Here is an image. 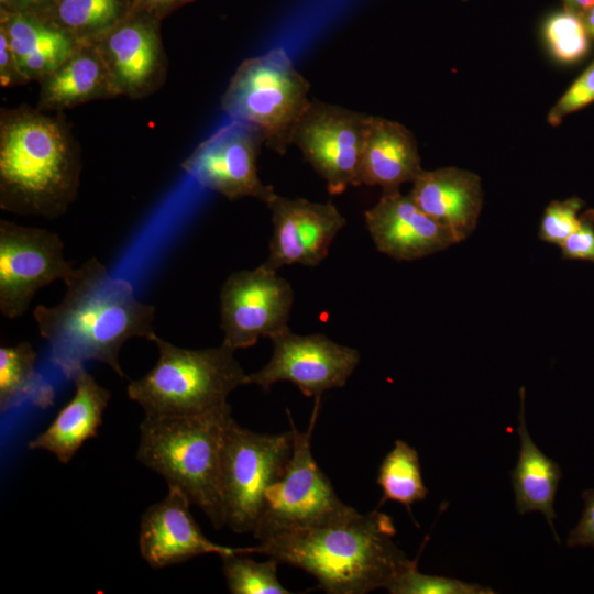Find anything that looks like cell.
<instances>
[{
	"label": "cell",
	"mask_w": 594,
	"mask_h": 594,
	"mask_svg": "<svg viewBox=\"0 0 594 594\" xmlns=\"http://www.w3.org/2000/svg\"><path fill=\"white\" fill-rule=\"evenodd\" d=\"M72 381L75 385L72 399L28 444L30 450L52 453L63 464H67L87 440L97 436L111 398V393L85 369L78 371Z\"/></svg>",
	"instance_id": "d6986e66"
},
{
	"label": "cell",
	"mask_w": 594,
	"mask_h": 594,
	"mask_svg": "<svg viewBox=\"0 0 594 594\" xmlns=\"http://www.w3.org/2000/svg\"><path fill=\"white\" fill-rule=\"evenodd\" d=\"M392 517L372 510L316 527L283 531L258 541L257 553L299 568L329 594L387 590L410 561L394 541Z\"/></svg>",
	"instance_id": "3957f363"
},
{
	"label": "cell",
	"mask_w": 594,
	"mask_h": 594,
	"mask_svg": "<svg viewBox=\"0 0 594 594\" xmlns=\"http://www.w3.org/2000/svg\"><path fill=\"white\" fill-rule=\"evenodd\" d=\"M191 502L179 490L168 487L166 496L142 515L139 549L148 565L162 569L204 554H252L257 547L231 548L210 541L191 512Z\"/></svg>",
	"instance_id": "2e32d148"
},
{
	"label": "cell",
	"mask_w": 594,
	"mask_h": 594,
	"mask_svg": "<svg viewBox=\"0 0 594 594\" xmlns=\"http://www.w3.org/2000/svg\"><path fill=\"white\" fill-rule=\"evenodd\" d=\"M294 297L287 279L261 265L231 273L220 290L222 344L235 352L288 329Z\"/></svg>",
	"instance_id": "8fae6325"
},
{
	"label": "cell",
	"mask_w": 594,
	"mask_h": 594,
	"mask_svg": "<svg viewBox=\"0 0 594 594\" xmlns=\"http://www.w3.org/2000/svg\"><path fill=\"white\" fill-rule=\"evenodd\" d=\"M81 170L80 147L63 112L1 109V210L59 218L77 197Z\"/></svg>",
	"instance_id": "7a4b0ae2"
},
{
	"label": "cell",
	"mask_w": 594,
	"mask_h": 594,
	"mask_svg": "<svg viewBox=\"0 0 594 594\" xmlns=\"http://www.w3.org/2000/svg\"><path fill=\"white\" fill-rule=\"evenodd\" d=\"M565 260H585L594 262V210L581 215L579 227L561 244Z\"/></svg>",
	"instance_id": "1f68e13d"
},
{
	"label": "cell",
	"mask_w": 594,
	"mask_h": 594,
	"mask_svg": "<svg viewBox=\"0 0 594 594\" xmlns=\"http://www.w3.org/2000/svg\"><path fill=\"white\" fill-rule=\"evenodd\" d=\"M310 84L283 48L244 59L221 97L231 120L258 130L265 146L284 155L312 100Z\"/></svg>",
	"instance_id": "8992f818"
},
{
	"label": "cell",
	"mask_w": 594,
	"mask_h": 594,
	"mask_svg": "<svg viewBox=\"0 0 594 594\" xmlns=\"http://www.w3.org/2000/svg\"><path fill=\"white\" fill-rule=\"evenodd\" d=\"M36 107L63 112L118 95L109 70L94 44H80L56 69L38 80Z\"/></svg>",
	"instance_id": "7402d4cb"
},
{
	"label": "cell",
	"mask_w": 594,
	"mask_h": 594,
	"mask_svg": "<svg viewBox=\"0 0 594 594\" xmlns=\"http://www.w3.org/2000/svg\"><path fill=\"white\" fill-rule=\"evenodd\" d=\"M64 284L59 302L33 310L52 362L67 380L89 361L124 377L121 349L134 338H155V307L140 300L129 280L110 273L96 257L74 268Z\"/></svg>",
	"instance_id": "6da1fadb"
},
{
	"label": "cell",
	"mask_w": 594,
	"mask_h": 594,
	"mask_svg": "<svg viewBox=\"0 0 594 594\" xmlns=\"http://www.w3.org/2000/svg\"><path fill=\"white\" fill-rule=\"evenodd\" d=\"M194 1L196 0H131L134 8L144 10L161 20Z\"/></svg>",
	"instance_id": "e575fe53"
},
{
	"label": "cell",
	"mask_w": 594,
	"mask_h": 594,
	"mask_svg": "<svg viewBox=\"0 0 594 594\" xmlns=\"http://www.w3.org/2000/svg\"><path fill=\"white\" fill-rule=\"evenodd\" d=\"M273 354L258 371L248 374L245 385L268 391L277 382H290L306 397L322 396L343 387L358 365L360 352L321 333L300 336L289 328L271 338Z\"/></svg>",
	"instance_id": "7c38bea8"
},
{
	"label": "cell",
	"mask_w": 594,
	"mask_h": 594,
	"mask_svg": "<svg viewBox=\"0 0 594 594\" xmlns=\"http://www.w3.org/2000/svg\"><path fill=\"white\" fill-rule=\"evenodd\" d=\"M266 206L272 213L273 233L262 267L276 272L286 265L316 266L346 220L332 201L315 202L276 194Z\"/></svg>",
	"instance_id": "9a60e30c"
},
{
	"label": "cell",
	"mask_w": 594,
	"mask_h": 594,
	"mask_svg": "<svg viewBox=\"0 0 594 594\" xmlns=\"http://www.w3.org/2000/svg\"><path fill=\"white\" fill-rule=\"evenodd\" d=\"M580 15L584 22L590 37L594 40V6L585 12L581 13Z\"/></svg>",
	"instance_id": "74e56055"
},
{
	"label": "cell",
	"mask_w": 594,
	"mask_h": 594,
	"mask_svg": "<svg viewBox=\"0 0 594 594\" xmlns=\"http://www.w3.org/2000/svg\"><path fill=\"white\" fill-rule=\"evenodd\" d=\"M293 452L290 431L258 433L230 420L221 452V494L226 526L253 532L265 504V492L285 472Z\"/></svg>",
	"instance_id": "ba28073f"
},
{
	"label": "cell",
	"mask_w": 594,
	"mask_h": 594,
	"mask_svg": "<svg viewBox=\"0 0 594 594\" xmlns=\"http://www.w3.org/2000/svg\"><path fill=\"white\" fill-rule=\"evenodd\" d=\"M568 9L576 13H583L594 6V0H564Z\"/></svg>",
	"instance_id": "8d00e7d4"
},
{
	"label": "cell",
	"mask_w": 594,
	"mask_h": 594,
	"mask_svg": "<svg viewBox=\"0 0 594 594\" xmlns=\"http://www.w3.org/2000/svg\"><path fill=\"white\" fill-rule=\"evenodd\" d=\"M74 271L64 242L53 231L0 220V312L8 319L25 314L34 296Z\"/></svg>",
	"instance_id": "9c48e42d"
},
{
	"label": "cell",
	"mask_w": 594,
	"mask_h": 594,
	"mask_svg": "<svg viewBox=\"0 0 594 594\" xmlns=\"http://www.w3.org/2000/svg\"><path fill=\"white\" fill-rule=\"evenodd\" d=\"M12 0H0V12H11Z\"/></svg>",
	"instance_id": "f35d334b"
},
{
	"label": "cell",
	"mask_w": 594,
	"mask_h": 594,
	"mask_svg": "<svg viewBox=\"0 0 594 594\" xmlns=\"http://www.w3.org/2000/svg\"><path fill=\"white\" fill-rule=\"evenodd\" d=\"M230 405L198 416L150 417L140 425L138 460L182 491L216 529L226 526L221 452Z\"/></svg>",
	"instance_id": "277c9868"
},
{
	"label": "cell",
	"mask_w": 594,
	"mask_h": 594,
	"mask_svg": "<svg viewBox=\"0 0 594 594\" xmlns=\"http://www.w3.org/2000/svg\"><path fill=\"white\" fill-rule=\"evenodd\" d=\"M58 0H12L11 12L46 14Z\"/></svg>",
	"instance_id": "d590c367"
},
{
	"label": "cell",
	"mask_w": 594,
	"mask_h": 594,
	"mask_svg": "<svg viewBox=\"0 0 594 594\" xmlns=\"http://www.w3.org/2000/svg\"><path fill=\"white\" fill-rule=\"evenodd\" d=\"M0 30L28 81L44 78L81 44L46 14L0 12Z\"/></svg>",
	"instance_id": "44dd1931"
},
{
	"label": "cell",
	"mask_w": 594,
	"mask_h": 594,
	"mask_svg": "<svg viewBox=\"0 0 594 594\" xmlns=\"http://www.w3.org/2000/svg\"><path fill=\"white\" fill-rule=\"evenodd\" d=\"M594 101V59L586 69L570 85L550 109L547 121L559 125L562 120Z\"/></svg>",
	"instance_id": "4dcf8cb0"
},
{
	"label": "cell",
	"mask_w": 594,
	"mask_h": 594,
	"mask_svg": "<svg viewBox=\"0 0 594 594\" xmlns=\"http://www.w3.org/2000/svg\"><path fill=\"white\" fill-rule=\"evenodd\" d=\"M321 407L315 397L309 425L298 430L289 410L293 452L284 474L265 492V504L253 536L261 541L278 532L316 527L345 519L356 513L344 504L311 452V440Z\"/></svg>",
	"instance_id": "52a82bcc"
},
{
	"label": "cell",
	"mask_w": 594,
	"mask_h": 594,
	"mask_svg": "<svg viewBox=\"0 0 594 594\" xmlns=\"http://www.w3.org/2000/svg\"><path fill=\"white\" fill-rule=\"evenodd\" d=\"M584 510L568 537L569 547H594V491L583 493Z\"/></svg>",
	"instance_id": "d6a6232c"
},
{
	"label": "cell",
	"mask_w": 594,
	"mask_h": 594,
	"mask_svg": "<svg viewBox=\"0 0 594 594\" xmlns=\"http://www.w3.org/2000/svg\"><path fill=\"white\" fill-rule=\"evenodd\" d=\"M263 145L258 130L231 120L200 142L180 167L199 186L230 201L252 197L266 204L276 191L258 177L257 157Z\"/></svg>",
	"instance_id": "4fadbf2b"
},
{
	"label": "cell",
	"mask_w": 594,
	"mask_h": 594,
	"mask_svg": "<svg viewBox=\"0 0 594 594\" xmlns=\"http://www.w3.org/2000/svg\"><path fill=\"white\" fill-rule=\"evenodd\" d=\"M154 366L127 387L129 398L150 417H190L228 406L229 395L245 385L246 375L234 351L220 344L185 349L157 334Z\"/></svg>",
	"instance_id": "5b68a950"
},
{
	"label": "cell",
	"mask_w": 594,
	"mask_h": 594,
	"mask_svg": "<svg viewBox=\"0 0 594 594\" xmlns=\"http://www.w3.org/2000/svg\"><path fill=\"white\" fill-rule=\"evenodd\" d=\"M246 554L221 556L222 572L232 594H289L277 576L276 559L256 562Z\"/></svg>",
	"instance_id": "4316f807"
},
{
	"label": "cell",
	"mask_w": 594,
	"mask_h": 594,
	"mask_svg": "<svg viewBox=\"0 0 594 594\" xmlns=\"http://www.w3.org/2000/svg\"><path fill=\"white\" fill-rule=\"evenodd\" d=\"M37 353L29 342L0 348V411L6 414L25 402L45 409L54 404L55 391L36 372Z\"/></svg>",
	"instance_id": "cb8c5ba5"
},
{
	"label": "cell",
	"mask_w": 594,
	"mask_h": 594,
	"mask_svg": "<svg viewBox=\"0 0 594 594\" xmlns=\"http://www.w3.org/2000/svg\"><path fill=\"white\" fill-rule=\"evenodd\" d=\"M364 220L377 251L396 261H415L458 243L409 194L399 190L383 193L364 212Z\"/></svg>",
	"instance_id": "e0dca14e"
},
{
	"label": "cell",
	"mask_w": 594,
	"mask_h": 594,
	"mask_svg": "<svg viewBox=\"0 0 594 594\" xmlns=\"http://www.w3.org/2000/svg\"><path fill=\"white\" fill-rule=\"evenodd\" d=\"M376 482L383 492L380 506L393 501L404 505L409 514L411 506L428 495L419 454L403 440H396L392 450L384 457Z\"/></svg>",
	"instance_id": "484cf974"
},
{
	"label": "cell",
	"mask_w": 594,
	"mask_h": 594,
	"mask_svg": "<svg viewBox=\"0 0 594 594\" xmlns=\"http://www.w3.org/2000/svg\"><path fill=\"white\" fill-rule=\"evenodd\" d=\"M411 184L409 196L416 205L447 228L458 243L475 230L483 207L479 175L454 166L422 169Z\"/></svg>",
	"instance_id": "ac0fdd59"
},
{
	"label": "cell",
	"mask_w": 594,
	"mask_h": 594,
	"mask_svg": "<svg viewBox=\"0 0 594 594\" xmlns=\"http://www.w3.org/2000/svg\"><path fill=\"white\" fill-rule=\"evenodd\" d=\"M161 22L133 7L125 19L94 43L119 96L142 99L165 84L168 63Z\"/></svg>",
	"instance_id": "5bb4252c"
},
{
	"label": "cell",
	"mask_w": 594,
	"mask_h": 594,
	"mask_svg": "<svg viewBox=\"0 0 594 594\" xmlns=\"http://www.w3.org/2000/svg\"><path fill=\"white\" fill-rule=\"evenodd\" d=\"M418 556L408 562L387 591L392 594H493L488 586L458 579L428 575L418 570Z\"/></svg>",
	"instance_id": "f1b7e54d"
},
{
	"label": "cell",
	"mask_w": 594,
	"mask_h": 594,
	"mask_svg": "<svg viewBox=\"0 0 594 594\" xmlns=\"http://www.w3.org/2000/svg\"><path fill=\"white\" fill-rule=\"evenodd\" d=\"M584 202L578 197L552 200L543 210L538 238L547 243L561 246L564 240L579 227Z\"/></svg>",
	"instance_id": "f546056e"
},
{
	"label": "cell",
	"mask_w": 594,
	"mask_h": 594,
	"mask_svg": "<svg viewBox=\"0 0 594 594\" xmlns=\"http://www.w3.org/2000/svg\"><path fill=\"white\" fill-rule=\"evenodd\" d=\"M370 119L363 112L312 100L298 124L294 145L326 182L330 195L361 186V160Z\"/></svg>",
	"instance_id": "30bf717a"
},
{
	"label": "cell",
	"mask_w": 594,
	"mask_h": 594,
	"mask_svg": "<svg viewBox=\"0 0 594 594\" xmlns=\"http://www.w3.org/2000/svg\"><path fill=\"white\" fill-rule=\"evenodd\" d=\"M133 9L131 0H58L46 13L81 44H94Z\"/></svg>",
	"instance_id": "d4e9b609"
},
{
	"label": "cell",
	"mask_w": 594,
	"mask_h": 594,
	"mask_svg": "<svg viewBox=\"0 0 594 594\" xmlns=\"http://www.w3.org/2000/svg\"><path fill=\"white\" fill-rule=\"evenodd\" d=\"M29 82L20 72L15 56L8 38L0 30V85L3 88L15 87Z\"/></svg>",
	"instance_id": "836d02e7"
},
{
	"label": "cell",
	"mask_w": 594,
	"mask_h": 594,
	"mask_svg": "<svg viewBox=\"0 0 594 594\" xmlns=\"http://www.w3.org/2000/svg\"><path fill=\"white\" fill-rule=\"evenodd\" d=\"M422 170L416 139L404 124L371 116L363 147L360 184L399 190Z\"/></svg>",
	"instance_id": "ffe728a7"
},
{
	"label": "cell",
	"mask_w": 594,
	"mask_h": 594,
	"mask_svg": "<svg viewBox=\"0 0 594 594\" xmlns=\"http://www.w3.org/2000/svg\"><path fill=\"white\" fill-rule=\"evenodd\" d=\"M543 37L551 56L561 64L576 63L590 51L591 37L582 18L569 9L546 20Z\"/></svg>",
	"instance_id": "83f0119b"
},
{
	"label": "cell",
	"mask_w": 594,
	"mask_h": 594,
	"mask_svg": "<svg viewBox=\"0 0 594 594\" xmlns=\"http://www.w3.org/2000/svg\"><path fill=\"white\" fill-rule=\"evenodd\" d=\"M519 414L517 433L520 440L517 463L510 472L516 509L525 515L540 512L554 534V499L562 477L559 464L548 458L532 441L526 422L525 388L519 389Z\"/></svg>",
	"instance_id": "603a6c76"
}]
</instances>
